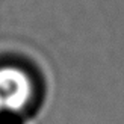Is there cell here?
<instances>
[{
  "label": "cell",
  "mask_w": 124,
  "mask_h": 124,
  "mask_svg": "<svg viewBox=\"0 0 124 124\" xmlns=\"http://www.w3.org/2000/svg\"><path fill=\"white\" fill-rule=\"evenodd\" d=\"M32 97V82L21 68L0 67V112H18Z\"/></svg>",
  "instance_id": "obj_1"
}]
</instances>
